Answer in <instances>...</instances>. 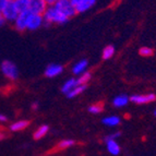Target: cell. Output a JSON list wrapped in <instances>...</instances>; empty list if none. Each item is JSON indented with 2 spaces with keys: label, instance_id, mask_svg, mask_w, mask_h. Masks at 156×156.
I'll return each mask as SVG.
<instances>
[{
  "label": "cell",
  "instance_id": "7",
  "mask_svg": "<svg viewBox=\"0 0 156 156\" xmlns=\"http://www.w3.org/2000/svg\"><path fill=\"white\" fill-rule=\"evenodd\" d=\"M31 14L30 11H26V12H22L19 14V16L16 18V20L13 22L14 24V29L19 32H24L25 30H27V20H29V16Z\"/></svg>",
  "mask_w": 156,
  "mask_h": 156
},
{
  "label": "cell",
  "instance_id": "2",
  "mask_svg": "<svg viewBox=\"0 0 156 156\" xmlns=\"http://www.w3.org/2000/svg\"><path fill=\"white\" fill-rule=\"evenodd\" d=\"M0 71L7 79L11 81H16L19 78V69L16 63L11 60H3L0 63Z\"/></svg>",
  "mask_w": 156,
  "mask_h": 156
},
{
  "label": "cell",
  "instance_id": "16",
  "mask_svg": "<svg viewBox=\"0 0 156 156\" xmlns=\"http://www.w3.org/2000/svg\"><path fill=\"white\" fill-rule=\"evenodd\" d=\"M120 122H121L120 118L118 117V116H115V115H112V116H107V117H105L104 119H103V123H104L105 126H107V127H110V128L117 127V126L120 125Z\"/></svg>",
  "mask_w": 156,
  "mask_h": 156
},
{
  "label": "cell",
  "instance_id": "18",
  "mask_svg": "<svg viewBox=\"0 0 156 156\" xmlns=\"http://www.w3.org/2000/svg\"><path fill=\"white\" fill-rule=\"evenodd\" d=\"M14 5H16V9H18L19 13L26 12L29 11L30 8V0H14L13 1Z\"/></svg>",
  "mask_w": 156,
  "mask_h": 156
},
{
  "label": "cell",
  "instance_id": "1",
  "mask_svg": "<svg viewBox=\"0 0 156 156\" xmlns=\"http://www.w3.org/2000/svg\"><path fill=\"white\" fill-rule=\"evenodd\" d=\"M45 20V25H51V24H58V25H62L66 24L70 19L66 16L59 9H57L55 5H48L47 10L43 14Z\"/></svg>",
  "mask_w": 156,
  "mask_h": 156
},
{
  "label": "cell",
  "instance_id": "12",
  "mask_svg": "<svg viewBox=\"0 0 156 156\" xmlns=\"http://www.w3.org/2000/svg\"><path fill=\"white\" fill-rule=\"evenodd\" d=\"M105 143H106V148L108 153L112 154V156H117L120 154V145L118 144V142L116 140H105Z\"/></svg>",
  "mask_w": 156,
  "mask_h": 156
},
{
  "label": "cell",
  "instance_id": "22",
  "mask_svg": "<svg viewBox=\"0 0 156 156\" xmlns=\"http://www.w3.org/2000/svg\"><path fill=\"white\" fill-rule=\"evenodd\" d=\"M103 109H104V106H103L101 103L92 104L91 106H89V108H87L89 112H91V114H101V112H103Z\"/></svg>",
  "mask_w": 156,
  "mask_h": 156
},
{
  "label": "cell",
  "instance_id": "32",
  "mask_svg": "<svg viewBox=\"0 0 156 156\" xmlns=\"http://www.w3.org/2000/svg\"><path fill=\"white\" fill-rule=\"evenodd\" d=\"M5 138V132H3V131H1V130H0V141H2Z\"/></svg>",
  "mask_w": 156,
  "mask_h": 156
},
{
  "label": "cell",
  "instance_id": "23",
  "mask_svg": "<svg viewBox=\"0 0 156 156\" xmlns=\"http://www.w3.org/2000/svg\"><path fill=\"white\" fill-rule=\"evenodd\" d=\"M91 78H92L91 72L86 71V72L82 73L81 76H79L76 79H78V81H79V84H87V82L91 80Z\"/></svg>",
  "mask_w": 156,
  "mask_h": 156
},
{
  "label": "cell",
  "instance_id": "25",
  "mask_svg": "<svg viewBox=\"0 0 156 156\" xmlns=\"http://www.w3.org/2000/svg\"><path fill=\"white\" fill-rule=\"evenodd\" d=\"M120 135H121V133H120V132H115V133L109 134L108 136H106V138H105V140H117V139H119Z\"/></svg>",
  "mask_w": 156,
  "mask_h": 156
},
{
  "label": "cell",
  "instance_id": "21",
  "mask_svg": "<svg viewBox=\"0 0 156 156\" xmlns=\"http://www.w3.org/2000/svg\"><path fill=\"white\" fill-rule=\"evenodd\" d=\"M76 144V141L72 140V139H66V140L60 141L59 143L57 144L58 150H66V148H69L71 146H73Z\"/></svg>",
  "mask_w": 156,
  "mask_h": 156
},
{
  "label": "cell",
  "instance_id": "5",
  "mask_svg": "<svg viewBox=\"0 0 156 156\" xmlns=\"http://www.w3.org/2000/svg\"><path fill=\"white\" fill-rule=\"evenodd\" d=\"M47 8H48V3L46 0H30L29 11L31 13L43 16Z\"/></svg>",
  "mask_w": 156,
  "mask_h": 156
},
{
  "label": "cell",
  "instance_id": "13",
  "mask_svg": "<svg viewBox=\"0 0 156 156\" xmlns=\"http://www.w3.org/2000/svg\"><path fill=\"white\" fill-rule=\"evenodd\" d=\"M78 85H81V84H79L78 79L71 78V79H69V80H67L65 83L62 84V86H61V92L67 95L69 92H71L74 87H76Z\"/></svg>",
  "mask_w": 156,
  "mask_h": 156
},
{
  "label": "cell",
  "instance_id": "4",
  "mask_svg": "<svg viewBox=\"0 0 156 156\" xmlns=\"http://www.w3.org/2000/svg\"><path fill=\"white\" fill-rule=\"evenodd\" d=\"M1 13H2L3 18L7 22H14L20 14L13 1H9L8 5H5V8L3 9Z\"/></svg>",
  "mask_w": 156,
  "mask_h": 156
},
{
  "label": "cell",
  "instance_id": "11",
  "mask_svg": "<svg viewBox=\"0 0 156 156\" xmlns=\"http://www.w3.org/2000/svg\"><path fill=\"white\" fill-rule=\"evenodd\" d=\"M96 1L97 0H82L76 7V13H84L86 11L91 10L94 5H96Z\"/></svg>",
  "mask_w": 156,
  "mask_h": 156
},
{
  "label": "cell",
  "instance_id": "15",
  "mask_svg": "<svg viewBox=\"0 0 156 156\" xmlns=\"http://www.w3.org/2000/svg\"><path fill=\"white\" fill-rule=\"evenodd\" d=\"M129 103V97L125 94H121V95H118L112 99V105H114L116 108H121V107H125L126 105Z\"/></svg>",
  "mask_w": 156,
  "mask_h": 156
},
{
  "label": "cell",
  "instance_id": "6",
  "mask_svg": "<svg viewBox=\"0 0 156 156\" xmlns=\"http://www.w3.org/2000/svg\"><path fill=\"white\" fill-rule=\"evenodd\" d=\"M45 24L44 16L41 14H34L31 13L27 20V30L29 31H36V30L41 29Z\"/></svg>",
  "mask_w": 156,
  "mask_h": 156
},
{
  "label": "cell",
  "instance_id": "26",
  "mask_svg": "<svg viewBox=\"0 0 156 156\" xmlns=\"http://www.w3.org/2000/svg\"><path fill=\"white\" fill-rule=\"evenodd\" d=\"M10 0H0V13L2 12V10L5 8V5H8V2Z\"/></svg>",
  "mask_w": 156,
  "mask_h": 156
},
{
  "label": "cell",
  "instance_id": "9",
  "mask_svg": "<svg viewBox=\"0 0 156 156\" xmlns=\"http://www.w3.org/2000/svg\"><path fill=\"white\" fill-rule=\"evenodd\" d=\"M156 99V95L154 94H141V95H133L130 97V101L134 104H146Z\"/></svg>",
  "mask_w": 156,
  "mask_h": 156
},
{
  "label": "cell",
  "instance_id": "30",
  "mask_svg": "<svg viewBox=\"0 0 156 156\" xmlns=\"http://www.w3.org/2000/svg\"><path fill=\"white\" fill-rule=\"evenodd\" d=\"M46 1H47V3H48V5H56L60 0H46Z\"/></svg>",
  "mask_w": 156,
  "mask_h": 156
},
{
  "label": "cell",
  "instance_id": "19",
  "mask_svg": "<svg viewBox=\"0 0 156 156\" xmlns=\"http://www.w3.org/2000/svg\"><path fill=\"white\" fill-rule=\"evenodd\" d=\"M86 87H87V84H81V85H78L76 87H74L72 91L69 92V93L67 94V97L68 98H74V97L79 96L80 94L83 93V92L86 90Z\"/></svg>",
  "mask_w": 156,
  "mask_h": 156
},
{
  "label": "cell",
  "instance_id": "8",
  "mask_svg": "<svg viewBox=\"0 0 156 156\" xmlns=\"http://www.w3.org/2000/svg\"><path fill=\"white\" fill-rule=\"evenodd\" d=\"M63 71V67L58 63H50L45 69V76L47 78H56L59 74H61Z\"/></svg>",
  "mask_w": 156,
  "mask_h": 156
},
{
  "label": "cell",
  "instance_id": "34",
  "mask_svg": "<svg viewBox=\"0 0 156 156\" xmlns=\"http://www.w3.org/2000/svg\"><path fill=\"white\" fill-rule=\"evenodd\" d=\"M10 1H14V0H10Z\"/></svg>",
  "mask_w": 156,
  "mask_h": 156
},
{
  "label": "cell",
  "instance_id": "33",
  "mask_svg": "<svg viewBox=\"0 0 156 156\" xmlns=\"http://www.w3.org/2000/svg\"><path fill=\"white\" fill-rule=\"evenodd\" d=\"M154 115H155V116H156V109H155V112H154Z\"/></svg>",
  "mask_w": 156,
  "mask_h": 156
},
{
  "label": "cell",
  "instance_id": "14",
  "mask_svg": "<svg viewBox=\"0 0 156 156\" xmlns=\"http://www.w3.org/2000/svg\"><path fill=\"white\" fill-rule=\"evenodd\" d=\"M30 125L29 120H18V121H14L13 123H11L9 129L12 132H16V131H22L24 130L25 128H27Z\"/></svg>",
  "mask_w": 156,
  "mask_h": 156
},
{
  "label": "cell",
  "instance_id": "31",
  "mask_svg": "<svg viewBox=\"0 0 156 156\" xmlns=\"http://www.w3.org/2000/svg\"><path fill=\"white\" fill-rule=\"evenodd\" d=\"M32 109H34V110L38 109V103H33V104H32Z\"/></svg>",
  "mask_w": 156,
  "mask_h": 156
},
{
  "label": "cell",
  "instance_id": "24",
  "mask_svg": "<svg viewBox=\"0 0 156 156\" xmlns=\"http://www.w3.org/2000/svg\"><path fill=\"white\" fill-rule=\"evenodd\" d=\"M139 54L143 57H150V56L153 55V49L150 48V47H142L139 50Z\"/></svg>",
  "mask_w": 156,
  "mask_h": 156
},
{
  "label": "cell",
  "instance_id": "28",
  "mask_svg": "<svg viewBox=\"0 0 156 156\" xmlns=\"http://www.w3.org/2000/svg\"><path fill=\"white\" fill-rule=\"evenodd\" d=\"M5 22H7V21H5V18H3L2 13H0V26H3V25H5Z\"/></svg>",
  "mask_w": 156,
  "mask_h": 156
},
{
  "label": "cell",
  "instance_id": "3",
  "mask_svg": "<svg viewBox=\"0 0 156 156\" xmlns=\"http://www.w3.org/2000/svg\"><path fill=\"white\" fill-rule=\"evenodd\" d=\"M54 5H55L57 9H59V10L69 19H71L72 16H74L76 14L74 5H72V3H71L69 0H60V1H58V2Z\"/></svg>",
  "mask_w": 156,
  "mask_h": 156
},
{
  "label": "cell",
  "instance_id": "29",
  "mask_svg": "<svg viewBox=\"0 0 156 156\" xmlns=\"http://www.w3.org/2000/svg\"><path fill=\"white\" fill-rule=\"evenodd\" d=\"M69 1H70V2L72 3V5H74V8H76V5H78L82 0H69Z\"/></svg>",
  "mask_w": 156,
  "mask_h": 156
},
{
  "label": "cell",
  "instance_id": "27",
  "mask_svg": "<svg viewBox=\"0 0 156 156\" xmlns=\"http://www.w3.org/2000/svg\"><path fill=\"white\" fill-rule=\"evenodd\" d=\"M8 120V117L3 114H0V122H5Z\"/></svg>",
  "mask_w": 156,
  "mask_h": 156
},
{
  "label": "cell",
  "instance_id": "10",
  "mask_svg": "<svg viewBox=\"0 0 156 156\" xmlns=\"http://www.w3.org/2000/svg\"><path fill=\"white\" fill-rule=\"evenodd\" d=\"M87 67H89V61L86 59H81L78 62L74 63V66L72 67V72L74 76H79L82 73L87 71Z\"/></svg>",
  "mask_w": 156,
  "mask_h": 156
},
{
  "label": "cell",
  "instance_id": "17",
  "mask_svg": "<svg viewBox=\"0 0 156 156\" xmlns=\"http://www.w3.org/2000/svg\"><path fill=\"white\" fill-rule=\"evenodd\" d=\"M48 131H49V127L47 125H42L41 127H38L35 130V132H34L33 136L35 140H41V139H43L45 136V135L48 133Z\"/></svg>",
  "mask_w": 156,
  "mask_h": 156
},
{
  "label": "cell",
  "instance_id": "20",
  "mask_svg": "<svg viewBox=\"0 0 156 156\" xmlns=\"http://www.w3.org/2000/svg\"><path fill=\"white\" fill-rule=\"evenodd\" d=\"M114 54H115V47L112 46V45H108V46H106L104 49H103L101 57H103L104 60H108L114 56Z\"/></svg>",
  "mask_w": 156,
  "mask_h": 156
}]
</instances>
